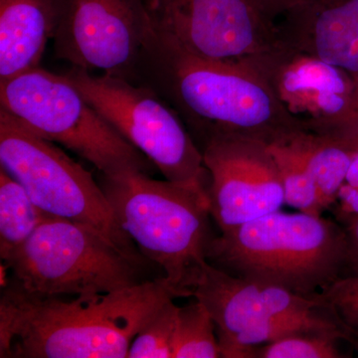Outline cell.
I'll use <instances>...</instances> for the list:
<instances>
[{
  "mask_svg": "<svg viewBox=\"0 0 358 358\" xmlns=\"http://www.w3.org/2000/svg\"><path fill=\"white\" fill-rule=\"evenodd\" d=\"M336 201L339 202L338 213L341 218L358 215V186L343 183L339 188Z\"/></svg>",
  "mask_w": 358,
  "mask_h": 358,
  "instance_id": "obj_24",
  "label": "cell"
},
{
  "mask_svg": "<svg viewBox=\"0 0 358 358\" xmlns=\"http://www.w3.org/2000/svg\"><path fill=\"white\" fill-rule=\"evenodd\" d=\"M192 298L203 303L215 322L220 352L237 338L278 317L322 310L315 296L306 298L273 285L235 277L210 263Z\"/></svg>",
  "mask_w": 358,
  "mask_h": 358,
  "instance_id": "obj_13",
  "label": "cell"
},
{
  "mask_svg": "<svg viewBox=\"0 0 358 358\" xmlns=\"http://www.w3.org/2000/svg\"><path fill=\"white\" fill-rule=\"evenodd\" d=\"M63 75L166 180L208 195L209 174L201 150L178 113L154 90L76 67Z\"/></svg>",
  "mask_w": 358,
  "mask_h": 358,
  "instance_id": "obj_8",
  "label": "cell"
},
{
  "mask_svg": "<svg viewBox=\"0 0 358 358\" xmlns=\"http://www.w3.org/2000/svg\"><path fill=\"white\" fill-rule=\"evenodd\" d=\"M209 174L211 217L221 233L285 204L279 169L268 143L238 136H214L200 145Z\"/></svg>",
  "mask_w": 358,
  "mask_h": 358,
  "instance_id": "obj_11",
  "label": "cell"
},
{
  "mask_svg": "<svg viewBox=\"0 0 358 358\" xmlns=\"http://www.w3.org/2000/svg\"><path fill=\"white\" fill-rule=\"evenodd\" d=\"M253 66L301 129L329 136L352 114L357 81L336 66L279 42Z\"/></svg>",
  "mask_w": 358,
  "mask_h": 358,
  "instance_id": "obj_12",
  "label": "cell"
},
{
  "mask_svg": "<svg viewBox=\"0 0 358 358\" xmlns=\"http://www.w3.org/2000/svg\"><path fill=\"white\" fill-rule=\"evenodd\" d=\"M100 185L141 255L162 268L171 296L192 298L215 238L208 195L138 171L102 173Z\"/></svg>",
  "mask_w": 358,
  "mask_h": 358,
  "instance_id": "obj_3",
  "label": "cell"
},
{
  "mask_svg": "<svg viewBox=\"0 0 358 358\" xmlns=\"http://www.w3.org/2000/svg\"><path fill=\"white\" fill-rule=\"evenodd\" d=\"M155 32L143 0H57L56 57L136 83Z\"/></svg>",
  "mask_w": 358,
  "mask_h": 358,
  "instance_id": "obj_9",
  "label": "cell"
},
{
  "mask_svg": "<svg viewBox=\"0 0 358 358\" xmlns=\"http://www.w3.org/2000/svg\"><path fill=\"white\" fill-rule=\"evenodd\" d=\"M178 306L167 301L136 334L129 358H173V341Z\"/></svg>",
  "mask_w": 358,
  "mask_h": 358,
  "instance_id": "obj_22",
  "label": "cell"
},
{
  "mask_svg": "<svg viewBox=\"0 0 358 358\" xmlns=\"http://www.w3.org/2000/svg\"><path fill=\"white\" fill-rule=\"evenodd\" d=\"M312 0H263L266 8L274 20L292 9L308 3Z\"/></svg>",
  "mask_w": 358,
  "mask_h": 358,
  "instance_id": "obj_25",
  "label": "cell"
},
{
  "mask_svg": "<svg viewBox=\"0 0 358 358\" xmlns=\"http://www.w3.org/2000/svg\"><path fill=\"white\" fill-rule=\"evenodd\" d=\"M0 167L45 213L94 228L129 255L145 259L122 229L92 173L1 109Z\"/></svg>",
  "mask_w": 358,
  "mask_h": 358,
  "instance_id": "obj_7",
  "label": "cell"
},
{
  "mask_svg": "<svg viewBox=\"0 0 358 358\" xmlns=\"http://www.w3.org/2000/svg\"><path fill=\"white\" fill-rule=\"evenodd\" d=\"M208 262L313 298L348 274V237L343 226L322 215L275 211L214 238Z\"/></svg>",
  "mask_w": 358,
  "mask_h": 358,
  "instance_id": "obj_4",
  "label": "cell"
},
{
  "mask_svg": "<svg viewBox=\"0 0 358 358\" xmlns=\"http://www.w3.org/2000/svg\"><path fill=\"white\" fill-rule=\"evenodd\" d=\"M345 182L350 185L358 186V152L353 155Z\"/></svg>",
  "mask_w": 358,
  "mask_h": 358,
  "instance_id": "obj_26",
  "label": "cell"
},
{
  "mask_svg": "<svg viewBox=\"0 0 358 358\" xmlns=\"http://www.w3.org/2000/svg\"><path fill=\"white\" fill-rule=\"evenodd\" d=\"M56 13L57 0H0V81L39 67Z\"/></svg>",
  "mask_w": 358,
  "mask_h": 358,
  "instance_id": "obj_15",
  "label": "cell"
},
{
  "mask_svg": "<svg viewBox=\"0 0 358 358\" xmlns=\"http://www.w3.org/2000/svg\"><path fill=\"white\" fill-rule=\"evenodd\" d=\"M25 188L0 167V257L6 263L49 217Z\"/></svg>",
  "mask_w": 358,
  "mask_h": 358,
  "instance_id": "obj_17",
  "label": "cell"
},
{
  "mask_svg": "<svg viewBox=\"0 0 358 358\" xmlns=\"http://www.w3.org/2000/svg\"><path fill=\"white\" fill-rule=\"evenodd\" d=\"M348 237V273H358V215L343 217Z\"/></svg>",
  "mask_w": 358,
  "mask_h": 358,
  "instance_id": "obj_23",
  "label": "cell"
},
{
  "mask_svg": "<svg viewBox=\"0 0 358 358\" xmlns=\"http://www.w3.org/2000/svg\"><path fill=\"white\" fill-rule=\"evenodd\" d=\"M289 136L291 134L268 145L279 169L285 204L303 213L322 215L326 208L322 205L319 188Z\"/></svg>",
  "mask_w": 358,
  "mask_h": 358,
  "instance_id": "obj_18",
  "label": "cell"
},
{
  "mask_svg": "<svg viewBox=\"0 0 358 358\" xmlns=\"http://www.w3.org/2000/svg\"><path fill=\"white\" fill-rule=\"evenodd\" d=\"M155 34L200 57L254 64L277 46L263 0H143Z\"/></svg>",
  "mask_w": 358,
  "mask_h": 358,
  "instance_id": "obj_10",
  "label": "cell"
},
{
  "mask_svg": "<svg viewBox=\"0 0 358 358\" xmlns=\"http://www.w3.org/2000/svg\"><path fill=\"white\" fill-rule=\"evenodd\" d=\"M346 341L338 326L307 329L259 346L253 358L346 357L338 343Z\"/></svg>",
  "mask_w": 358,
  "mask_h": 358,
  "instance_id": "obj_20",
  "label": "cell"
},
{
  "mask_svg": "<svg viewBox=\"0 0 358 358\" xmlns=\"http://www.w3.org/2000/svg\"><path fill=\"white\" fill-rule=\"evenodd\" d=\"M300 150L312 173L324 208L336 203L339 188L346 176L355 150L343 141L327 134L299 129L289 136Z\"/></svg>",
  "mask_w": 358,
  "mask_h": 358,
  "instance_id": "obj_16",
  "label": "cell"
},
{
  "mask_svg": "<svg viewBox=\"0 0 358 358\" xmlns=\"http://www.w3.org/2000/svg\"><path fill=\"white\" fill-rule=\"evenodd\" d=\"M1 289V358L128 357L136 334L174 299L160 277L74 299L29 293L10 278Z\"/></svg>",
  "mask_w": 358,
  "mask_h": 358,
  "instance_id": "obj_1",
  "label": "cell"
},
{
  "mask_svg": "<svg viewBox=\"0 0 358 358\" xmlns=\"http://www.w3.org/2000/svg\"><path fill=\"white\" fill-rule=\"evenodd\" d=\"M136 84L154 90L178 113L199 147L214 136L270 145L301 129L253 65L200 57L157 34L141 58Z\"/></svg>",
  "mask_w": 358,
  "mask_h": 358,
  "instance_id": "obj_2",
  "label": "cell"
},
{
  "mask_svg": "<svg viewBox=\"0 0 358 358\" xmlns=\"http://www.w3.org/2000/svg\"><path fill=\"white\" fill-rule=\"evenodd\" d=\"M147 262L122 251L94 228L49 216L4 264L9 278L29 293L80 296L147 281L141 275Z\"/></svg>",
  "mask_w": 358,
  "mask_h": 358,
  "instance_id": "obj_6",
  "label": "cell"
},
{
  "mask_svg": "<svg viewBox=\"0 0 358 358\" xmlns=\"http://www.w3.org/2000/svg\"><path fill=\"white\" fill-rule=\"evenodd\" d=\"M315 298L358 350V273L343 275Z\"/></svg>",
  "mask_w": 358,
  "mask_h": 358,
  "instance_id": "obj_21",
  "label": "cell"
},
{
  "mask_svg": "<svg viewBox=\"0 0 358 358\" xmlns=\"http://www.w3.org/2000/svg\"><path fill=\"white\" fill-rule=\"evenodd\" d=\"M221 357L216 326L201 301L195 299L178 307L173 341V358Z\"/></svg>",
  "mask_w": 358,
  "mask_h": 358,
  "instance_id": "obj_19",
  "label": "cell"
},
{
  "mask_svg": "<svg viewBox=\"0 0 358 358\" xmlns=\"http://www.w3.org/2000/svg\"><path fill=\"white\" fill-rule=\"evenodd\" d=\"M280 44L358 80V0H312L275 20Z\"/></svg>",
  "mask_w": 358,
  "mask_h": 358,
  "instance_id": "obj_14",
  "label": "cell"
},
{
  "mask_svg": "<svg viewBox=\"0 0 358 358\" xmlns=\"http://www.w3.org/2000/svg\"><path fill=\"white\" fill-rule=\"evenodd\" d=\"M0 109L101 173H150L154 164L117 133L64 75L35 68L0 81Z\"/></svg>",
  "mask_w": 358,
  "mask_h": 358,
  "instance_id": "obj_5",
  "label": "cell"
}]
</instances>
